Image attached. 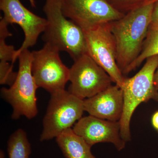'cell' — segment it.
Wrapping results in <instances>:
<instances>
[{
	"label": "cell",
	"instance_id": "20",
	"mask_svg": "<svg viewBox=\"0 0 158 158\" xmlns=\"http://www.w3.org/2000/svg\"><path fill=\"white\" fill-rule=\"evenodd\" d=\"M152 123L154 128L158 132V111L153 115L152 118Z\"/></svg>",
	"mask_w": 158,
	"mask_h": 158
},
{
	"label": "cell",
	"instance_id": "8",
	"mask_svg": "<svg viewBox=\"0 0 158 158\" xmlns=\"http://www.w3.org/2000/svg\"><path fill=\"white\" fill-rule=\"evenodd\" d=\"M69 91L84 100L94 96L112 85L109 75L88 53L74 61L69 68Z\"/></svg>",
	"mask_w": 158,
	"mask_h": 158
},
{
	"label": "cell",
	"instance_id": "19",
	"mask_svg": "<svg viewBox=\"0 0 158 158\" xmlns=\"http://www.w3.org/2000/svg\"><path fill=\"white\" fill-rule=\"evenodd\" d=\"M151 24L158 26V1L153 4L151 19Z\"/></svg>",
	"mask_w": 158,
	"mask_h": 158
},
{
	"label": "cell",
	"instance_id": "22",
	"mask_svg": "<svg viewBox=\"0 0 158 158\" xmlns=\"http://www.w3.org/2000/svg\"><path fill=\"white\" fill-rule=\"evenodd\" d=\"M29 2L31 4V6L33 7H36V4H35V1L34 0H29Z\"/></svg>",
	"mask_w": 158,
	"mask_h": 158
},
{
	"label": "cell",
	"instance_id": "5",
	"mask_svg": "<svg viewBox=\"0 0 158 158\" xmlns=\"http://www.w3.org/2000/svg\"><path fill=\"white\" fill-rule=\"evenodd\" d=\"M84 111V100L69 91L65 89L51 94L43 121L40 141L56 138L65 130L71 128L82 118Z\"/></svg>",
	"mask_w": 158,
	"mask_h": 158
},
{
	"label": "cell",
	"instance_id": "23",
	"mask_svg": "<svg viewBox=\"0 0 158 158\" xmlns=\"http://www.w3.org/2000/svg\"><path fill=\"white\" fill-rule=\"evenodd\" d=\"M5 153L3 151L1 150V152H0V158H5Z\"/></svg>",
	"mask_w": 158,
	"mask_h": 158
},
{
	"label": "cell",
	"instance_id": "11",
	"mask_svg": "<svg viewBox=\"0 0 158 158\" xmlns=\"http://www.w3.org/2000/svg\"><path fill=\"white\" fill-rule=\"evenodd\" d=\"M73 131L90 146L97 143L113 144L118 151L122 150L125 142L120 135L119 121H112L89 116L82 117L74 124Z\"/></svg>",
	"mask_w": 158,
	"mask_h": 158
},
{
	"label": "cell",
	"instance_id": "18",
	"mask_svg": "<svg viewBox=\"0 0 158 158\" xmlns=\"http://www.w3.org/2000/svg\"><path fill=\"white\" fill-rule=\"evenodd\" d=\"M13 65L9 62H0V84L1 85H13L17 78L18 72L13 71Z\"/></svg>",
	"mask_w": 158,
	"mask_h": 158
},
{
	"label": "cell",
	"instance_id": "3",
	"mask_svg": "<svg viewBox=\"0 0 158 158\" xmlns=\"http://www.w3.org/2000/svg\"><path fill=\"white\" fill-rule=\"evenodd\" d=\"M158 66V55L148 58L143 67L135 76L126 78L121 88L124 105L119 122L120 135L126 142L131 140L130 123L137 107L151 99L158 102V90L153 81L154 75Z\"/></svg>",
	"mask_w": 158,
	"mask_h": 158
},
{
	"label": "cell",
	"instance_id": "10",
	"mask_svg": "<svg viewBox=\"0 0 158 158\" xmlns=\"http://www.w3.org/2000/svg\"><path fill=\"white\" fill-rule=\"evenodd\" d=\"M0 9L4 13L2 18L9 25H18L24 34V40L16 51V61L23 51L35 45L40 35L45 30L47 20L31 12L20 0H0Z\"/></svg>",
	"mask_w": 158,
	"mask_h": 158
},
{
	"label": "cell",
	"instance_id": "12",
	"mask_svg": "<svg viewBox=\"0 0 158 158\" xmlns=\"http://www.w3.org/2000/svg\"><path fill=\"white\" fill-rule=\"evenodd\" d=\"M85 111L89 115L112 121H119L123 110L122 89L111 85L96 95L84 100Z\"/></svg>",
	"mask_w": 158,
	"mask_h": 158
},
{
	"label": "cell",
	"instance_id": "17",
	"mask_svg": "<svg viewBox=\"0 0 158 158\" xmlns=\"http://www.w3.org/2000/svg\"><path fill=\"white\" fill-rule=\"evenodd\" d=\"M158 0H108L118 11L126 14L128 12L144 6L153 4Z\"/></svg>",
	"mask_w": 158,
	"mask_h": 158
},
{
	"label": "cell",
	"instance_id": "9",
	"mask_svg": "<svg viewBox=\"0 0 158 158\" xmlns=\"http://www.w3.org/2000/svg\"><path fill=\"white\" fill-rule=\"evenodd\" d=\"M62 9L65 17L83 31L112 22L125 15L108 0H62Z\"/></svg>",
	"mask_w": 158,
	"mask_h": 158
},
{
	"label": "cell",
	"instance_id": "13",
	"mask_svg": "<svg viewBox=\"0 0 158 158\" xmlns=\"http://www.w3.org/2000/svg\"><path fill=\"white\" fill-rule=\"evenodd\" d=\"M56 141L65 158H96L91 152V146L72 128L61 133Z\"/></svg>",
	"mask_w": 158,
	"mask_h": 158
},
{
	"label": "cell",
	"instance_id": "7",
	"mask_svg": "<svg viewBox=\"0 0 158 158\" xmlns=\"http://www.w3.org/2000/svg\"><path fill=\"white\" fill-rule=\"evenodd\" d=\"M110 23L83 31L87 53L109 75L113 83L121 88L126 78L117 65L116 43Z\"/></svg>",
	"mask_w": 158,
	"mask_h": 158
},
{
	"label": "cell",
	"instance_id": "4",
	"mask_svg": "<svg viewBox=\"0 0 158 158\" xmlns=\"http://www.w3.org/2000/svg\"><path fill=\"white\" fill-rule=\"evenodd\" d=\"M18 59L17 78L10 88L1 89V96L12 107V119L16 120L22 116L31 119L38 113L36 91L38 88L31 69L32 52L23 51Z\"/></svg>",
	"mask_w": 158,
	"mask_h": 158
},
{
	"label": "cell",
	"instance_id": "2",
	"mask_svg": "<svg viewBox=\"0 0 158 158\" xmlns=\"http://www.w3.org/2000/svg\"><path fill=\"white\" fill-rule=\"evenodd\" d=\"M43 11L47 20L44 44L66 52L74 61L87 52L84 31L64 15L62 0H46Z\"/></svg>",
	"mask_w": 158,
	"mask_h": 158
},
{
	"label": "cell",
	"instance_id": "14",
	"mask_svg": "<svg viewBox=\"0 0 158 158\" xmlns=\"http://www.w3.org/2000/svg\"><path fill=\"white\" fill-rule=\"evenodd\" d=\"M9 158H29L31 152V144L27 133L19 129L11 134L8 141Z\"/></svg>",
	"mask_w": 158,
	"mask_h": 158
},
{
	"label": "cell",
	"instance_id": "6",
	"mask_svg": "<svg viewBox=\"0 0 158 158\" xmlns=\"http://www.w3.org/2000/svg\"><path fill=\"white\" fill-rule=\"evenodd\" d=\"M57 49L44 44L39 50L32 51V74L38 88L50 94L65 90L69 81V69L63 63Z\"/></svg>",
	"mask_w": 158,
	"mask_h": 158
},
{
	"label": "cell",
	"instance_id": "15",
	"mask_svg": "<svg viewBox=\"0 0 158 158\" xmlns=\"http://www.w3.org/2000/svg\"><path fill=\"white\" fill-rule=\"evenodd\" d=\"M158 55V26L151 24L139 56L130 67L129 73L140 66L148 58Z\"/></svg>",
	"mask_w": 158,
	"mask_h": 158
},
{
	"label": "cell",
	"instance_id": "1",
	"mask_svg": "<svg viewBox=\"0 0 158 158\" xmlns=\"http://www.w3.org/2000/svg\"><path fill=\"white\" fill-rule=\"evenodd\" d=\"M153 4L130 11L110 23L116 43L117 65L123 75L129 73L141 53L150 25Z\"/></svg>",
	"mask_w": 158,
	"mask_h": 158
},
{
	"label": "cell",
	"instance_id": "21",
	"mask_svg": "<svg viewBox=\"0 0 158 158\" xmlns=\"http://www.w3.org/2000/svg\"><path fill=\"white\" fill-rule=\"evenodd\" d=\"M153 81L155 86L158 90V66L154 75Z\"/></svg>",
	"mask_w": 158,
	"mask_h": 158
},
{
	"label": "cell",
	"instance_id": "16",
	"mask_svg": "<svg viewBox=\"0 0 158 158\" xmlns=\"http://www.w3.org/2000/svg\"><path fill=\"white\" fill-rule=\"evenodd\" d=\"M9 25L3 18L0 21V62H11L13 65L15 60V59L16 51L13 45H8L6 39L12 36L8 30Z\"/></svg>",
	"mask_w": 158,
	"mask_h": 158
}]
</instances>
